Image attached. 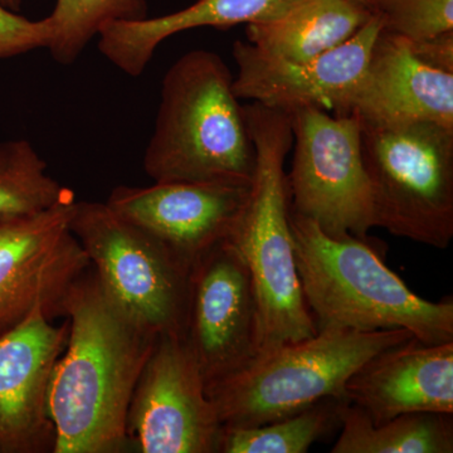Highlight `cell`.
<instances>
[{
  "mask_svg": "<svg viewBox=\"0 0 453 453\" xmlns=\"http://www.w3.org/2000/svg\"><path fill=\"white\" fill-rule=\"evenodd\" d=\"M64 310L70 333L50 387L53 453L124 452L131 398L159 336L113 303L91 266Z\"/></svg>",
  "mask_w": 453,
  "mask_h": 453,
  "instance_id": "6da1fadb",
  "label": "cell"
},
{
  "mask_svg": "<svg viewBox=\"0 0 453 453\" xmlns=\"http://www.w3.org/2000/svg\"><path fill=\"white\" fill-rule=\"evenodd\" d=\"M303 297L316 330L405 329L425 344L453 342V299L434 303L395 275L368 237H333L290 208Z\"/></svg>",
  "mask_w": 453,
  "mask_h": 453,
  "instance_id": "7a4b0ae2",
  "label": "cell"
},
{
  "mask_svg": "<svg viewBox=\"0 0 453 453\" xmlns=\"http://www.w3.org/2000/svg\"><path fill=\"white\" fill-rule=\"evenodd\" d=\"M231 70L211 50H190L163 80L144 155L154 181H251L256 151Z\"/></svg>",
  "mask_w": 453,
  "mask_h": 453,
  "instance_id": "3957f363",
  "label": "cell"
},
{
  "mask_svg": "<svg viewBox=\"0 0 453 453\" xmlns=\"http://www.w3.org/2000/svg\"><path fill=\"white\" fill-rule=\"evenodd\" d=\"M243 111L256 166L251 196L231 241L242 253L257 297L262 353L311 338L318 330L303 297L290 226L285 163L294 140L291 113L257 103Z\"/></svg>",
  "mask_w": 453,
  "mask_h": 453,
  "instance_id": "277c9868",
  "label": "cell"
},
{
  "mask_svg": "<svg viewBox=\"0 0 453 453\" xmlns=\"http://www.w3.org/2000/svg\"><path fill=\"white\" fill-rule=\"evenodd\" d=\"M405 329L319 330L311 338L262 351L249 365L205 386L223 427H256L326 398H345V384L366 360L412 339Z\"/></svg>",
  "mask_w": 453,
  "mask_h": 453,
  "instance_id": "5b68a950",
  "label": "cell"
},
{
  "mask_svg": "<svg viewBox=\"0 0 453 453\" xmlns=\"http://www.w3.org/2000/svg\"><path fill=\"white\" fill-rule=\"evenodd\" d=\"M359 122L375 226L446 250L453 238V127Z\"/></svg>",
  "mask_w": 453,
  "mask_h": 453,
  "instance_id": "8992f818",
  "label": "cell"
},
{
  "mask_svg": "<svg viewBox=\"0 0 453 453\" xmlns=\"http://www.w3.org/2000/svg\"><path fill=\"white\" fill-rule=\"evenodd\" d=\"M71 231L113 303L155 336L186 334L192 268L106 203L77 202Z\"/></svg>",
  "mask_w": 453,
  "mask_h": 453,
  "instance_id": "52a82bcc",
  "label": "cell"
},
{
  "mask_svg": "<svg viewBox=\"0 0 453 453\" xmlns=\"http://www.w3.org/2000/svg\"><path fill=\"white\" fill-rule=\"evenodd\" d=\"M291 210L333 237H368L375 219L359 119L305 107L291 112Z\"/></svg>",
  "mask_w": 453,
  "mask_h": 453,
  "instance_id": "ba28073f",
  "label": "cell"
},
{
  "mask_svg": "<svg viewBox=\"0 0 453 453\" xmlns=\"http://www.w3.org/2000/svg\"><path fill=\"white\" fill-rule=\"evenodd\" d=\"M222 432L186 338L159 336L131 398L129 442L142 453H219Z\"/></svg>",
  "mask_w": 453,
  "mask_h": 453,
  "instance_id": "9c48e42d",
  "label": "cell"
},
{
  "mask_svg": "<svg viewBox=\"0 0 453 453\" xmlns=\"http://www.w3.org/2000/svg\"><path fill=\"white\" fill-rule=\"evenodd\" d=\"M74 204L76 199L32 216L0 217V335L35 309L65 318V296L89 267L70 228Z\"/></svg>",
  "mask_w": 453,
  "mask_h": 453,
  "instance_id": "30bf717a",
  "label": "cell"
},
{
  "mask_svg": "<svg viewBox=\"0 0 453 453\" xmlns=\"http://www.w3.org/2000/svg\"><path fill=\"white\" fill-rule=\"evenodd\" d=\"M184 338L205 386L258 356L257 297L242 253L232 241L214 247L192 268Z\"/></svg>",
  "mask_w": 453,
  "mask_h": 453,
  "instance_id": "8fae6325",
  "label": "cell"
},
{
  "mask_svg": "<svg viewBox=\"0 0 453 453\" xmlns=\"http://www.w3.org/2000/svg\"><path fill=\"white\" fill-rule=\"evenodd\" d=\"M251 187L252 180L154 181L150 187H116L106 204L193 268L232 240Z\"/></svg>",
  "mask_w": 453,
  "mask_h": 453,
  "instance_id": "7c38bea8",
  "label": "cell"
},
{
  "mask_svg": "<svg viewBox=\"0 0 453 453\" xmlns=\"http://www.w3.org/2000/svg\"><path fill=\"white\" fill-rule=\"evenodd\" d=\"M381 29L380 18L372 14L347 42L300 62L268 56L250 42L235 41L232 50L238 67L235 96L288 113L316 107L334 115H348Z\"/></svg>",
  "mask_w": 453,
  "mask_h": 453,
  "instance_id": "4fadbf2b",
  "label": "cell"
},
{
  "mask_svg": "<svg viewBox=\"0 0 453 453\" xmlns=\"http://www.w3.org/2000/svg\"><path fill=\"white\" fill-rule=\"evenodd\" d=\"M68 333L38 308L0 335V453L53 452L50 387Z\"/></svg>",
  "mask_w": 453,
  "mask_h": 453,
  "instance_id": "5bb4252c",
  "label": "cell"
},
{
  "mask_svg": "<svg viewBox=\"0 0 453 453\" xmlns=\"http://www.w3.org/2000/svg\"><path fill=\"white\" fill-rule=\"evenodd\" d=\"M348 403L372 425L399 414H453V342L410 339L366 360L345 384Z\"/></svg>",
  "mask_w": 453,
  "mask_h": 453,
  "instance_id": "9a60e30c",
  "label": "cell"
},
{
  "mask_svg": "<svg viewBox=\"0 0 453 453\" xmlns=\"http://www.w3.org/2000/svg\"><path fill=\"white\" fill-rule=\"evenodd\" d=\"M348 115L374 124L434 121L453 127V73L425 64L410 41L381 29Z\"/></svg>",
  "mask_w": 453,
  "mask_h": 453,
  "instance_id": "2e32d148",
  "label": "cell"
},
{
  "mask_svg": "<svg viewBox=\"0 0 453 453\" xmlns=\"http://www.w3.org/2000/svg\"><path fill=\"white\" fill-rule=\"evenodd\" d=\"M295 0H196L183 11L153 19L113 20L97 35L101 53L129 76H140L163 41L199 27L228 29L270 19Z\"/></svg>",
  "mask_w": 453,
  "mask_h": 453,
  "instance_id": "e0dca14e",
  "label": "cell"
},
{
  "mask_svg": "<svg viewBox=\"0 0 453 453\" xmlns=\"http://www.w3.org/2000/svg\"><path fill=\"white\" fill-rule=\"evenodd\" d=\"M371 18L354 0H295L279 16L247 25L246 37L268 56L308 61L347 42Z\"/></svg>",
  "mask_w": 453,
  "mask_h": 453,
  "instance_id": "ac0fdd59",
  "label": "cell"
},
{
  "mask_svg": "<svg viewBox=\"0 0 453 453\" xmlns=\"http://www.w3.org/2000/svg\"><path fill=\"white\" fill-rule=\"evenodd\" d=\"M342 434L332 453H452L453 414L413 412L372 425L356 405L339 410Z\"/></svg>",
  "mask_w": 453,
  "mask_h": 453,
  "instance_id": "d6986e66",
  "label": "cell"
},
{
  "mask_svg": "<svg viewBox=\"0 0 453 453\" xmlns=\"http://www.w3.org/2000/svg\"><path fill=\"white\" fill-rule=\"evenodd\" d=\"M326 398L300 412L256 427H223L219 453H305L340 427V405Z\"/></svg>",
  "mask_w": 453,
  "mask_h": 453,
  "instance_id": "ffe728a7",
  "label": "cell"
},
{
  "mask_svg": "<svg viewBox=\"0 0 453 453\" xmlns=\"http://www.w3.org/2000/svg\"><path fill=\"white\" fill-rule=\"evenodd\" d=\"M74 199L73 190L50 177L31 142H0V217L32 216Z\"/></svg>",
  "mask_w": 453,
  "mask_h": 453,
  "instance_id": "44dd1931",
  "label": "cell"
},
{
  "mask_svg": "<svg viewBox=\"0 0 453 453\" xmlns=\"http://www.w3.org/2000/svg\"><path fill=\"white\" fill-rule=\"evenodd\" d=\"M52 23L50 55L58 64L71 65L79 58L101 27L113 20L146 18L145 0H57L49 17Z\"/></svg>",
  "mask_w": 453,
  "mask_h": 453,
  "instance_id": "7402d4cb",
  "label": "cell"
},
{
  "mask_svg": "<svg viewBox=\"0 0 453 453\" xmlns=\"http://www.w3.org/2000/svg\"><path fill=\"white\" fill-rule=\"evenodd\" d=\"M383 29L414 42L453 31V0H365Z\"/></svg>",
  "mask_w": 453,
  "mask_h": 453,
  "instance_id": "603a6c76",
  "label": "cell"
},
{
  "mask_svg": "<svg viewBox=\"0 0 453 453\" xmlns=\"http://www.w3.org/2000/svg\"><path fill=\"white\" fill-rule=\"evenodd\" d=\"M52 38L50 18L29 20L0 4V59L47 49Z\"/></svg>",
  "mask_w": 453,
  "mask_h": 453,
  "instance_id": "cb8c5ba5",
  "label": "cell"
},
{
  "mask_svg": "<svg viewBox=\"0 0 453 453\" xmlns=\"http://www.w3.org/2000/svg\"><path fill=\"white\" fill-rule=\"evenodd\" d=\"M413 52L421 61L437 70L453 73V31L428 40L411 42Z\"/></svg>",
  "mask_w": 453,
  "mask_h": 453,
  "instance_id": "d4e9b609",
  "label": "cell"
},
{
  "mask_svg": "<svg viewBox=\"0 0 453 453\" xmlns=\"http://www.w3.org/2000/svg\"><path fill=\"white\" fill-rule=\"evenodd\" d=\"M0 4L11 9V11L18 12L19 11L20 4H22V0H0Z\"/></svg>",
  "mask_w": 453,
  "mask_h": 453,
  "instance_id": "484cf974",
  "label": "cell"
},
{
  "mask_svg": "<svg viewBox=\"0 0 453 453\" xmlns=\"http://www.w3.org/2000/svg\"><path fill=\"white\" fill-rule=\"evenodd\" d=\"M354 2L362 3V4H365V0H354Z\"/></svg>",
  "mask_w": 453,
  "mask_h": 453,
  "instance_id": "4316f807",
  "label": "cell"
}]
</instances>
